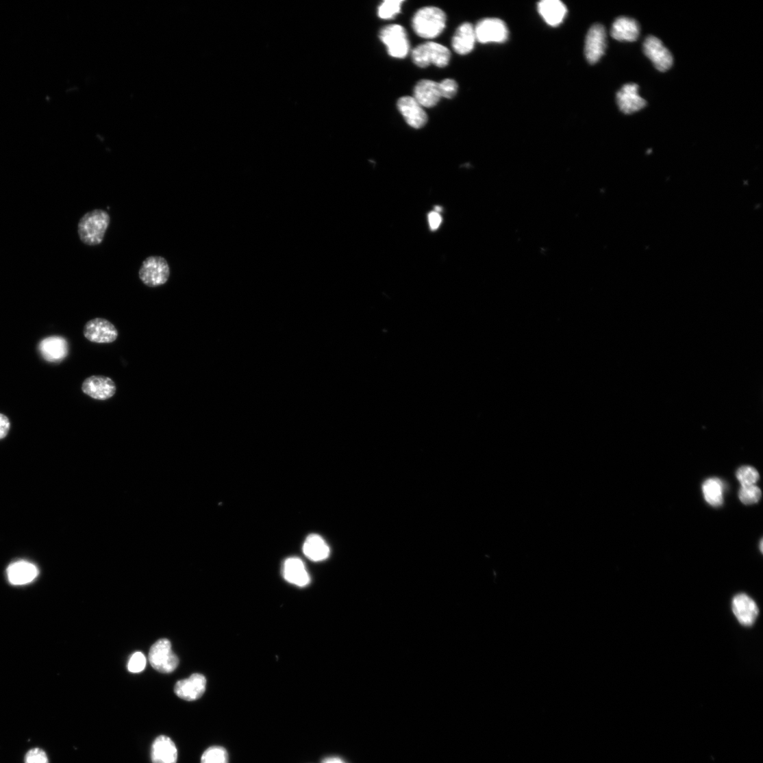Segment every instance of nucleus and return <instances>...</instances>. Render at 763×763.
Wrapping results in <instances>:
<instances>
[{"instance_id": "obj_1", "label": "nucleus", "mask_w": 763, "mask_h": 763, "mask_svg": "<svg viewBox=\"0 0 763 763\" xmlns=\"http://www.w3.org/2000/svg\"><path fill=\"white\" fill-rule=\"evenodd\" d=\"M110 222V215L105 210H95L85 214L78 224V234L81 241L89 246L100 245L104 239Z\"/></svg>"}, {"instance_id": "obj_2", "label": "nucleus", "mask_w": 763, "mask_h": 763, "mask_svg": "<svg viewBox=\"0 0 763 763\" xmlns=\"http://www.w3.org/2000/svg\"><path fill=\"white\" fill-rule=\"evenodd\" d=\"M446 15L440 9L426 7L419 10L414 15L412 26L414 32L425 39L438 37L445 28Z\"/></svg>"}, {"instance_id": "obj_3", "label": "nucleus", "mask_w": 763, "mask_h": 763, "mask_svg": "<svg viewBox=\"0 0 763 763\" xmlns=\"http://www.w3.org/2000/svg\"><path fill=\"white\" fill-rule=\"evenodd\" d=\"M451 57L450 50L435 42L419 45L412 51L413 62L421 68H425L431 64L443 68L450 62Z\"/></svg>"}, {"instance_id": "obj_4", "label": "nucleus", "mask_w": 763, "mask_h": 763, "mask_svg": "<svg viewBox=\"0 0 763 763\" xmlns=\"http://www.w3.org/2000/svg\"><path fill=\"white\" fill-rule=\"evenodd\" d=\"M171 275V268L167 260L161 256H150L142 263L139 277L142 282L150 288L162 286L167 283Z\"/></svg>"}, {"instance_id": "obj_5", "label": "nucleus", "mask_w": 763, "mask_h": 763, "mask_svg": "<svg viewBox=\"0 0 763 763\" xmlns=\"http://www.w3.org/2000/svg\"><path fill=\"white\" fill-rule=\"evenodd\" d=\"M379 38L386 45L391 57L402 59L408 55L410 42L403 27L397 25L386 27L380 31Z\"/></svg>"}, {"instance_id": "obj_6", "label": "nucleus", "mask_w": 763, "mask_h": 763, "mask_svg": "<svg viewBox=\"0 0 763 763\" xmlns=\"http://www.w3.org/2000/svg\"><path fill=\"white\" fill-rule=\"evenodd\" d=\"M149 660L155 670L165 674L174 671L179 664L178 658L173 653L171 643L166 638L155 642L151 646Z\"/></svg>"}, {"instance_id": "obj_7", "label": "nucleus", "mask_w": 763, "mask_h": 763, "mask_svg": "<svg viewBox=\"0 0 763 763\" xmlns=\"http://www.w3.org/2000/svg\"><path fill=\"white\" fill-rule=\"evenodd\" d=\"M84 338L97 344H111L118 338L116 326L106 319L97 318L89 321L84 328Z\"/></svg>"}, {"instance_id": "obj_8", "label": "nucleus", "mask_w": 763, "mask_h": 763, "mask_svg": "<svg viewBox=\"0 0 763 763\" xmlns=\"http://www.w3.org/2000/svg\"><path fill=\"white\" fill-rule=\"evenodd\" d=\"M475 29L477 40L481 43H503L508 40L509 34L505 22L495 18L480 21Z\"/></svg>"}, {"instance_id": "obj_9", "label": "nucleus", "mask_w": 763, "mask_h": 763, "mask_svg": "<svg viewBox=\"0 0 763 763\" xmlns=\"http://www.w3.org/2000/svg\"><path fill=\"white\" fill-rule=\"evenodd\" d=\"M82 392L87 396L99 401L113 397L117 387L115 382L103 375H93L85 379L82 386Z\"/></svg>"}, {"instance_id": "obj_10", "label": "nucleus", "mask_w": 763, "mask_h": 763, "mask_svg": "<svg viewBox=\"0 0 763 763\" xmlns=\"http://www.w3.org/2000/svg\"><path fill=\"white\" fill-rule=\"evenodd\" d=\"M643 51L660 72L664 73L668 71L674 62V58L670 51L657 37L651 36L645 39Z\"/></svg>"}, {"instance_id": "obj_11", "label": "nucleus", "mask_w": 763, "mask_h": 763, "mask_svg": "<svg viewBox=\"0 0 763 763\" xmlns=\"http://www.w3.org/2000/svg\"><path fill=\"white\" fill-rule=\"evenodd\" d=\"M607 48V33L599 24L593 25L589 30L586 40L585 54L590 64L597 63L604 55Z\"/></svg>"}, {"instance_id": "obj_12", "label": "nucleus", "mask_w": 763, "mask_h": 763, "mask_svg": "<svg viewBox=\"0 0 763 763\" xmlns=\"http://www.w3.org/2000/svg\"><path fill=\"white\" fill-rule=\"evenodd\" d=\"M397 108L407 123L412 127L421 129L427 123V115L414 97H401L397 101Z\"/></svg>"}, {"instance_id": "obj_13", "label": "nucleus", "mask_w": 763, "mask_h": 763, "mask_svg": "<svg viewBox=\"0 0 763 763\" xmlns=\"http://www.w3.org/2000/svg\"><path fill=\"white\" fill-rule=\"evenodd\" d=\"M206 686L207 679L203 675L194 674L187 679L177 681L174 691L179 699L195 701L203 697Z\"/></svg>"}, {"instance_id": "obj_14", "label": "nucleus", "mask_w": 763, "mask_h": 763, "mask_svg": "<svg viewBox=\"0 0 763 763\" xmlns=\"http://www.w3.org/2000/svg\"><path fill=\"white\" fill-rule=\"evenodd\" d=\"M638 89L636 84H627L617 93V103L623 114H632L646 106L647 102L639 95Z\"/></svg>"}, {"instance_id": "obj_15", "label": "nucleus", "mask_w": 763, "mask_h": 763, "mask_svg": "<svg viewBox=\"0 0 763 763\" xmlns=\"http://www.w3.org/2000/svg\"><path fill=\"white\" fill-rule=\"evenodd\" d=\"M38 348L42 357L50 363L61 362L69 353L68 343L60 336L45 338L40 342Z\"/></svg>"}, {"instance_id": "obj_16", "label": "nucleus", "mask_w": 763, "mask_h": 763, "mask_svg": "<svg viewBox=\"0 0 763 763\" xmlns=\"http://www.w3.org/2000/svg\"><path fill=\"white\" fill-rule=\"evenodd\" d=\"M732 611L738 622L745 626H751L756 621L759 610L756 603L745 594L734 597L731 603Z\"/></svg>"}, {"instance_id": "obj_17", "label": "nucleus", "mask_w": 763, "mask_h": 763, "mask_svg": "<svg viewBox=\"0 0 763 763\" xmlns=\"http://www.w3.org/2000/svg\"><path fill=\"white\" fill-rule=\"evenodd\" d=\"M8 577L14 586H24L33 581L38 575V568L26 560L12 564L7 570Z\"/></svg>"}, {"instance_id": "obj_18", "label": "nucleus", "mask_w": 763, "mask_h": 763, "mask_svg": "<svg viewBox=\"0 0 763 763\" xmlns=\"http://www.w3.org/2000/svg\"><path fill=\"white\" fill-rule=\"evenodd\" d=\"M413 97L422 107H434L442 98L439 83L429 79L420 81L414 87Z\"/></svg>"}, {"instance_id": "obj_19", "label": "nucleus", "mask_w": 763, "mask_h": 763, "mask_svg": "<svg viewBox=\"0 0 763 763\" xmlns=\"http://www.w3.org/2000/svg\"><path fill=\"white\" fill-rule=\"evenodd\" d=\"M177 750L173 740L166 736L156 738L151 748L153 763H176Z\"/></svg>"}, {"instance_id": "obj_20", "label": "nucleus", "mask_w": 763, "mask_h": 763, "mask_svg": "<svg viewBox=\"0 0 763 763\" xmlns=\"http://www.w3.org/2000/svg\"><path fill=\"white\" fill-rule=\"evenodd\" d=\"M611 34L618 41L634 42L640 36V26L635 19L621 16L614 22Z\"/></svg>"}, {"instance_id": "obj_21", "label": "nucleus", "mask_w": 763, "mask_h": 763, "mask_svg": "<svg viewBox=\"0 0 763 763\" xmlns=\"http://www.w3.org/2000/svg\"><path fill=\"white\" fill-rule=\"evenodd\" d=\"M538 12L551 27L562 23L567 14L566 6L559 0H543L538 4Z\"/></svg>"}, {"instance_id": "obj_22", "label": "nucleus", "mask_w": 763, "mask_h": 763, "mask_svg": "<svg viewBox=\"0 0 763 763\" xmlns=\"http://www.w3.org/2000/svg\"><path fill=\"white\" fill-rule=\"evenodd\" d=\"M285 579L298 587H305L310 583V576L303 561L298 558H290L284 566Z\"/></svg>"}, {"instance_id": "obj_23", "label": "nucleus", "mask_w": 763, "mask_h": 763, "mask_svg": "<svg viewBox=\"0 0 763 763\" xmlns=\"http://www.w3.org/2000/svg\"><path fill=\"white\" fill-rule=\"evenodd\" d=\"M477 37L475 29L469 23L462 24L456 31L453 39L455 51L461 55H467L473 51Z\"/></svg>"}, {"instance_id": "obj_24", "label": "nucleus", "mask_w": 763, "mask_h": 763, "mask_svg": "<svg viewBox=\"0 0 763 763\" xmlns=\"http://www.w3.org/2000/svg\"><path fill=\"white\" fill-rule=\"evenodd\" d=\"M303 551L308 559L316 562L327 559L330 553L328 545L318 534H311L308 536Z\"/></svg>"}, {"instance_id": "obj_25", "label": "nucleus", "mask_w": 763, "mask_h": 763, "mask_svg": "<svg viewBox=\"0 0 763 763\" xmlns=\"http://www.w3.org/2000/svg\"><path fill=\"white\" fill-rule=\"evenodd\" d=\"M706 501L712 506H720L723 503L724 484L718 479H708L703 485Z\"/></svg>"}, {"instance_id": "obj_26", "label": "nucleus", "mask_w": 763, "mask_h": 763, "mask_svg": "<svg viewBox=\"0 0 763 763\" xmlns=\"http://www.w3.org/2000/svg\"><path fill=\"white\" fill-rule=\"evenodd\" d=\"M201 763H229V755L225 749L213 747L205 751Z\"/></svg>"}, {"instance_id": "obj_27", "label": "nucleus", "mask_w": 763, "mask_h": 763, "mask_svg": "<svg viewBox=\"0 0 763 763\" xmlns=\"http://www.w3.org/2000/svg\"><path fill=\"white\" fill-rule=\"evenodd\" d=\"M403 0H386L378 8V16L383 19H392L401 12Z\"/></svg>"}, {"instance_id": "obj_28", "label": "nucleus", "mask_w": 763, "mask_h": 763, "mask_svg": "<svg viewBox=\"0 0 763 763\" xmlns=\"http://www.w3.org/2000/svg\"><path fill=\"white\" fill-rule=\"evenodd\" d=\"M736 477L742 486L755 485L759 479V474L755 468L744 466L737 471Z\"/></svg>"}, {"instance_id": "obj_29", "label": "nucleus", "mask_w": 763, "mask_h": 763, "mask_svg": "<svg viewBox=\"0 0 763 763\" xmlns=\"http://www.w3.org/2000/svg\"><path fill=\"white\" fill-rule=\"evenodd\" d=\"M738 496L740 501L744 504L752 505L760 501L762 492L756 485L746 486H742Z\"/></svg>"}, {"instance_id": "obj_30", "label": "nucleus", "mask_w": 763, "mask_h": 763, "mask_svg": "<svg viewBox=\"0 0 763 763\" xmlns=\"http://www.w3.org/2000/svg\"><path fill=\"white\" fill-rule=\"evenodd\" d=\"M439 85L442 98L451 99L457 95L458 85L454 79H444Z\"/></svg>"}, {"instance_id": "obj_31", "label": "nucleus", "mask_w": 763, "mask_h": 763, "mask_svg": "<svg viewBox=\"0 0 763 763\" xmlns=\"http://www.w3.org/2000/svg\"><path fill=\"white\" fill-rule=\"evenodd\" d=\"M147 660L145 656L140 652L134 653L130 658L127 668L131 673H140L142 672L146 667Z\"/></svg>"}, {"instance_id": "obj_32", "label": "nucleus", "mask_w": 763, "mask_h": 763, "mask_svg": "<svg viewBox=\"0 0 763 763\" xmlns=\"http://www.w3.org/2000/svg\"><path fill=\"white\" fill-rule=\"evenodd\" d=\"M25 763H49V760L46 751L35 748L27 753Z\"/></svg>"}, {"instance_id": "obj_33", "label": "nucleus", "mask_w": 763, "mask_h": 763, "mask_svg": "<svg viewBox=\"0 0 763 763\" xmlns=\"http://www.w3.org/2000/svg\"><path fill=\"white\" fill-rule=\"evenodd\" d=\"M10 429L9 418L4 414H0V440L5 438Z\"/></svg>"}, {"instance_id": "obj_34", "label": "nucleus", "mask_w": 763, "mask_h": 763, "mask_svg": "<svg viewBox=\"0 0 763 763\" xmlns=\"http://www.w3.org/2000/svg\"><path fill=\"white\" fill-rule=\"evenodd\" d=\"M442 218L439 212H433L429 214V223L432 231L437 230L441 224Z\"/></svg>"}, {"instance_id": "obj_35", "label": "nucleus", "mask_w": 763, "mask_h": 763, "mask_svg": "<svg viewBox=\"0 0 763 763\" xmlns=\"http://www.w3.org/2000/svg\"><path fill=\"white\" fill-rule=\"evenodd\" d=\"M323 763H346V762L344 760H342V759L339 758L332 757V758H327L323 760Z\"/></svg>"}, {"instance_id": "obj_36", "label": "nucleus", "mask_w": 763, "mask_h": 763, "mask_svg": "<svg viewBox=\"0 0 763 763\" xmlns=\"http://www.w3.org/2000/svg\"><path fill=\"white\" fill-rule=\"evenodd\" d=\"M760 550L762 551V542H760Z\"/></svg>"}]
</instances>
